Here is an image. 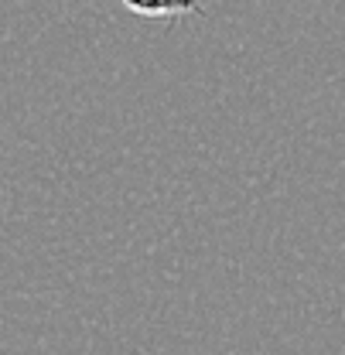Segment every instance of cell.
<instances>
[{
    "mask_svg": "<svg viewBox=\"0 0 345 355\" xmlns=\"http://www.w3.org/2000/svg\"><path fill=\"white\" fill-rule=\"evenodd\" d=\"M124 7L140 17H188L202 14L199 0H124Z\"/></svg>",
    "mask_w": 345,
    "mask_h": 355,
    "instance_id": "1",
    "label": "cell"
}]
</instances>
